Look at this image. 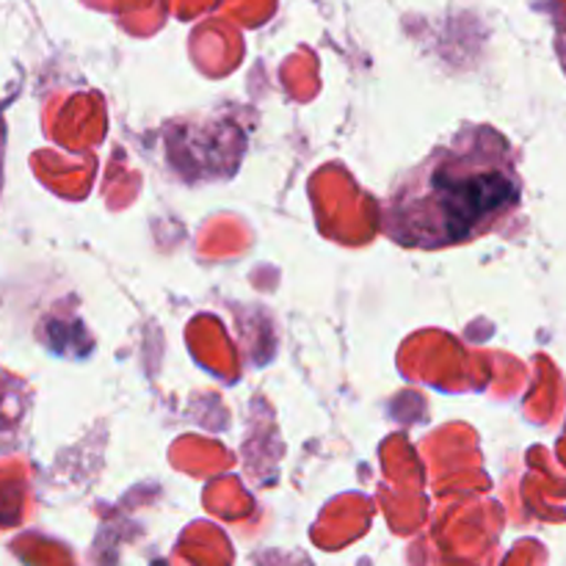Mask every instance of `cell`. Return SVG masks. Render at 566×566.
Returning <instances> with one entry per match:
<instances>
[{"label":"cell","mask_w":566,"mask_h":566,"mask_svg":"<svg viewBox=\"0 0 566 566\" xmlns=\"http://www.w3.org/2000/svg\"><path fill=\"white\" fill-rule=\"evenodd\" d=\"M517 202L506 138L492 127H464L392 188L387 232L403 247H453L492 230Z\"/></svg>","instance_id":"6da1fadb"}]
</instances>
